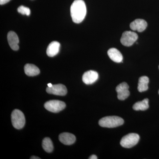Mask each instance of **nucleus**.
I'll return each mask as SVG.
<instances>
[{"mask_svg": "<svg viewBox=\"0 0 159 159\" xmlns=\"http://www.w3.org/2000/svg\"><path fill=\"white\" fill-rule=\"evenodd\" d=\"M59 141L66 145H71L76 141V137L73 134L69 133H63L59 136Z\"/></svg>", "mask_w": 159, "mask_h": 159, "instance_id": "obj_12", "label": "nucleus"}, {"mask_svg": "<svg viewBox=\"0 0 159 159\" xmlns=\"http://www.w3.org/2000/svg\"><path fill=\"white\" fill-rule=\"evenodd\" d=\"M66 103L63 101L57 100H50L44 104L45 108L54 113H57L65 108Z\"/></svg>", "mask_w": 159, "mask_h": 159, "instance_id": "obj_5", "label": "nucleus"}, {"mask_svg": "<svg viewBox=\"0 0 159 159\" xmlns=\"http://www.w3.org/2000/svg\"><path fill=\"white\" fill-rule=\"evenodd\" d=\"M47 93L57 96H65L67 93V90L64 85L57 84L53 85L51 87H48L46 89Z\"/></svg>", "mask_w": 159, "mask_h": 159, "instance_id": "obj_8", "label": "nucleus"}, {"mask_svg": "<svg viewBox=\"0 0 159 159\" xmlns=\"http://www.w3.org/2000/svg\"><path fill=\"white\" fill-rule=\"evenodd\" d=\"M107 54L110 59L114 62L120 63L123 60L121 52L115 48L110 49L107 51Z\"/></svg>", "mask_w": 159, "mask_h": 159, "instance_id": "obj_13", "label": "nucleus"}, {"mask_svg": "<svg viewBox=\"0 0 159 159\" xmlns=\"http://www.w3.org/2000/svg\"><path fill=\"white\" fill-rule=\"evenodd\" d=\"M10 0H0V4L1 5H4L6 3L9 2Z\"/></svg>", "mask_w": 159, "mask_h": 159, "instance_id": "obj_20", "label": "nucleus"}, {"mask_svg": "<svg viewBox=\"0 0 159 159\" xmlns=\"http://www.w3.org/2000/svg\"><path fill=\"white\" fill-rule=\"evenodd\" d=\"M42 146L44 150L46 152H52L54 149L53 143L52 141L50 138H46L43 140L42 142Z\"/></svg>", "mask_w": 159, "mask_h": 159, "instance_id": "obj_18", "label": "nucleus"}, {"mask_svg": "<svg viewBox=\"0 0 159 159\" xmlns=\"http://www.w3.org/2000/svg\"><path fill=\"white\" fill-rule=\"evenodd\" d=\"M140 140L139 135L135 133H130L122 138L120 145L125 148H130L138 144Z\"/></svg>", "mask_w": 159, "mask_h": 159, "instance_id": "obj_4", "label": "nucleus"}, {"mask_svg": "<svg viewBox=\"0 0 159 159\" xmlns=\"http://www.w3.org/2000/svg\"><path fill=\"white\" fill-rule=\"evenodd\" d=\"M138 39V34L135 32L131 31H125L122 34L120 41L123 46L130 47L134 44Z\"/></svg>", "mask_w": 159, "mask_h": 159, "instance_id": "obj_6", "label": "nucleus"}, {"mask_svg": "<svg viewBox=\"0 0 159 159\" xmlns=\"http://www.w3.org/2000/svg\"><path fill=\"white\" fill-rule=\"evenodd\" d=\"M25 72L26 75L31 77L36 76L40 73V70L36 66L31 64H27L24 67Z\"/></svg>", "mask_w": 159, "mask_h": 159, "instance_id": "obj_15", "label": "nucleus"}, {"mask_svg": "<svg viewBox=\"0 0 159 159\" xmlns=\"http://www.w3.org/2000/svg\"><path fill=\"white\" fill-rule=\"evenodd\" d=\"M60 44L57 41L50 43L47 50V54L49 57H53L57 55L59 51Z\"/></svg>", "mask_w": 159, "mask_h": 159, "instance_id": "obj_14", "label": "nucleus"}, {"mask_svg": "<svg viewBox=\"0 0 159 159\" xmlns=\"http://www.w3.org/2000/svg\"><path fill=\"white\" fill-rule=\"evenodd\" d=\"M124 120L122 118L116 116L103 117L99 120V125L106 128H115L123 125Z\"/></svg>", "mask_w": 159, "mask_h": 159, "instance_id": "obj_2", "label": "nucleus"}, {"mask_svg": "<svg viewBox=\"0 0 159 159\" xmlns=\"http://www.w3.org/2000/svg\"><path fill=\"white\" fill-rule=\"evenodd\" d=\"M158 93H159V91H158Z\"/></svg>", "mask_w": 159, "mask_h": 159, "instance_id": "obj_24", "label": "nucleus"}, {"mask_svg": "<svg viewBox=\"0 0 159 159\" xmlns=\"http://www.w3.org/2000/svg\"><path fill=\"white\" fill-rule=\"evenodd\" d=\"M31 159H40V158L37 157L32 156L31 157Z\"/></svg>", "mask_w": 159, "mask_h": 159, "instance_id": "obj_22", "label": "nucleus"}, {"mask_svg": "<svg viewBox=\"0 0 159 159\" xmlns=\"http://www.w3.org/2000/svg\"><path fill=\"white\" fill-rule=\"evenodd\" d=\"M48 87H52V86H53V85H52V84H51V83H49L48 84Z\"/></svg>", "mask_w": 159, "mask_h": 159, "instance_id": "obj_23", "label": "nucleus"}, {"mask_svg": "<svg viewBox=\"0 0 159 159\" xmlns=\"http://www.w3.org/2000/svg\"><path fill=\"white\" fill-rule=\"evenodd\" d=\"M147 25L148 24L145 20L138 19L131 23L130 28L133 31H137L139 32H142L146 29Z\"/></svg>", "mask_w": 159, "mask_h": 159, "instance_id": "obj_10", "label": "nucleus"}, {"mask_svg": "<svg viewBox=\"0 0 159 159\" xmlns=\"http://www.w3.org/2000/svg\"><path fill=\"white\" fill-rule=\"evenodd\" d=\"M99 75L96 71L89 70L85 72L83 75L82 80L86 84H91L98 80Z\"/></svg>", "mask_w": 159, "mask_h": 159, "instance_id": "obj_9", "label": "nucleus"}, {"mask_svg": "<svg viewBox=\"0 0 159 159\" xmlns=\"http://www.w3.org/2000/svg\"><path fill=\"white\" fill-rule=\"evenodd\" d=\"M11 123L15 128L21 129L25 124V118L24 114L19 110L15 109L11 113Z\"/></svg>", "mask_w": 159, "mask_h": 159, "instance_id": "obj_3", "label": "nucleus"}, {"mask_svg": "<svg viewBox=\"0 0 159 159\" xmlns=\"http://www.w3.org/2000/svg\"><path fill=\"white\" fill-rule=\"evenodd\" d=\"M18 12L22 15L29 16L31 14V10L29 8L25 6H21L17 9Z\"/></svg>", "mask_w": 159, "mask_h": 159, "instance_id": "obj_19", "label": "nucleus"}, {"mask_svg": "<svg viewBox=\"0 0 159 159\" xmlns=\"http://www.w3.org/2000/svg\"><path fill=\"white\" fill-rule=\"evenodd\" d=\"M149 107L148 99H145L142 101H139L134 104L133 108L134 110L144 111L148 109Z\"/></svg>", "mask_w": 159, "mask_h": 159, "instance_id": "obj_17", "label": "nucleus"}, {"mask_svg": "<svg viewBox=\"0 0 159 159\" xmlns=\"http://www.w3.org/2000/svg\"><path fill=\"white\" fill-rule=\"evenodd\" d=\"M7 39L8 43L11 49L14 51H17L19 49L18 45L19 39L17 34L14 31H10L7 35Z\"/></svg>", "mask_w": 159, "mask_h": 159, "instance_id": "obj_11", "label": "nucleus"}, {"mask_svg": "<svg viewBox=\"0 0 159 159\" xmlns=\"http://www.w3.org/2000/svg\"></svg>", "mask_w": 159, "mask_h": 159, "instance_id": "obj_25", "label": "nucleus"}, {"mask_svg": "<svg viewBox=\"0 0 159 159\" xmlns=\"http://www.w3.org/2000/svg\"><path fill=\"white\" fill-rule=\"evenodd\" d=\"M129 86L126 82H122L117 86L116 91L117 93V97L120 100H124L127 99L129 95Z\"/></svg>", "mask_w": 159, "mask_h": 159, "instance_id": "obj_7", "label": "nucleus"}, {"mask_svg": "<svg viewBox=\"0 0 159 159\" xmlns=\"http://www.w3.org/2000/svg\"><path fill=\"white\" fill-rule=\"evenodd\" d=\"M87 13L86 6L83 0H75L70 7V14L74 23L79 24L84 20Z\"/></svg>", "mask_w": 159, "mask_h": 159, "instance_id": "obj_1", "label": "nucleus"}, {"mask_svg": "<svg viewBox=\"0 0 159 159\" xmlns=\"http://www.w3.org/2000/svg\"><path fill=\"white\" fill-rule=\"evenodd\" d=\"M149 83V78L146 76H142L139 79L138 84V89L139 92H145L148 89V84Z\"/></svg>", "mask_w": 159, "mask_h": 159, "instance_id": "obj_16", "label": "nucleus"}, {"mask_svg": "<svg viewBox=\"0 0 159 159\" xmlns=\"http://www.w3.org/2000/svg\"><path fill=\"white\" fill-rule=\"evenodd\" d=\"M89 159H98V157L97 156L95 155H93L91 156V157H90L89 158Z\"/></svg>", "mask_w": 159, "mask_h": 159, "instance_id": "obj_21", "label": "nucleus"}]
</instances>
